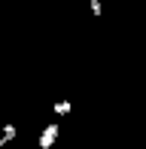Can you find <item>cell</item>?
Here are the masks:
<instances>
[{"instance_id":"3","label":"cell","mask_w":146,"mask_h":149,"mask_svg":"<svg viewBox=\"0 0 146 149\" xmlns=\"http://www.w3.org/2000/svg\"><path fill=\"white\" fill-rule=\"evenodd\" d=\"M15 134H18V128H15V125H6V128H3V134H0V137H3L6 143H9V140H15Z\"/></svg>"},{"instance_id":"5","label":"cell","mask_w":146,"mask_h":149,"mask_svg":"<svg viewBox=\"0 0 146 149\" xmlns=\"http://www.w3.org/2000/svg\"><path fill=\"white\" fill-rule=\"evenodd\" d=\"M3 143H6V140H3V137H0V149H3Z\"/></svg>"},{"instance_id":"4","label":"cell","mask_w":146,"mask_h":149,"mask_svg":"<svg viewBox=\"0 0 146 149\" xmlns=\"http://www.w3.org/2000/svg\"><path fill=\"white\" fill-rule=\"evenodd\" d=\"M88 6H91V15H95V18H104V6H101V0H88Z\"/></svg>"},{"instance_id":"2","label":"cell","mask_w":146,"mask_h":149,"mask_svg":"<svg viewBox=\"0 0 146 149\" xmlns=\"http://www.w3.org/2000/svg\"><path fill=\"white\" fill-rule=\"evenodd\" d=\"M70 110H73V104H70V100H58V104H55V113H58V116H67Z\"/></svg>"},{"instance_id":"1","label":"cell","mask_w":146,"mask_h":149,"mask_svg":"<svg viewBox=\"0 0 146 149\" xmlns=\"http://www.w3.org/2000/svg\"><path fill=\"white\" fill-rule=\"evenodd\" d=\"M58 131H61L58 122H49V125L43 128V134H40L37 146H40V149H52V146H55V140H58Z\"/></svg>"}]
</instances>
